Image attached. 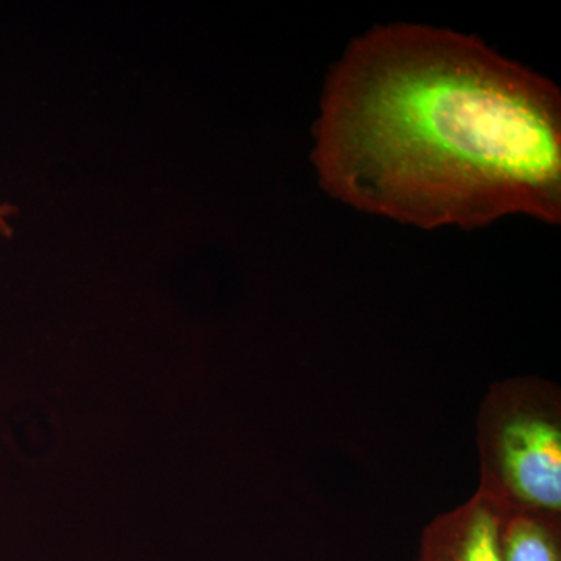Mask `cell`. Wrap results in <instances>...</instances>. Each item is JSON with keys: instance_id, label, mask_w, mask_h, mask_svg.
I'll list each match as a JSON object with an SVG mask.
<instances>
[{"instance_id": "4", "label": "cell", "mask_w": 561, "mask_h": 561, "mask_svg": "<svg viewBox=\"0 0 561 561\" xmlns=\"http://www.w3.org/2000/svg\"><path fill=\"white\" fill-rule=\"evenodd\" d=\"M502 561H561V516L502 513Z\"/></svg>"}, {"instance_id": "2", "label": "cell", "mask_w": 561, "mask_h": 561, "mask_svg": "<svg viewBox=\"0 0 561 561\" xmlns=\"http://www.w3.org/2000/svg\"><path fill=\"white\" fill-rule=\"evenodd\" d=\"M478 491L502 513L561 516V393L526 376L493 382L478 415Z\"/></svg>"}, {"instance_id": "3", "label": "cell", "mask_w": 561, "mask_h": 561, "mask_svg": "<svg viewBox=\"0 0 561 561\" xmlns=\"http://www.w3.org/2000/svg\"><path fill=\"white\" fill-rule=\"evenodd\" d=\"M501 523L500 508L474 493L427 524L416 561H502Z\"/></svg>"}, {"instance_id": "1", "label": "cell", "mask_w": 561, "mask_h": 561, "mask_svg": "<svg viewBox=\"0 0 561 561\" xmlns=\"http://www.w3.org/2000/svg\"><path fill=\"white\" fill-rule=\"evenodd\" d=\"M313 161L332 197L413 227L556 225L560 92L476 36L378 27L331 70Z\"/></svg>"}, {"instance_id": "5", "label": "cell", "mask_w": 561, "mask_h": 561, "mask_svg": "<svg viewBox=\"0 0 561 561\" xmlns=\"http://www.w3.org/2000/svg\"><path fill=\"white\" fill-rule=\"evenodd\" d=\"M14 213V208L11 206H0V234L11 236V227L9 224V217Z\"/></svg>"}]
</instances>
